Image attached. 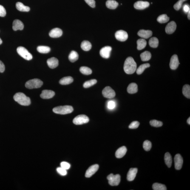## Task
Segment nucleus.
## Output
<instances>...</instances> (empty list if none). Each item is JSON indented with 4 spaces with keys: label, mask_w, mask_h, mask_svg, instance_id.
Here are the masks:
<instances>
[{
    "label": "nucleus",
    "mask_w": 190,
    "mask_h": 190,
    "mask_svg": "<svg viewBox=\"0 0 190 190\" xmlns=\"http://www.w3.org/2000/svg\"><path fill=\"white\" fill-rule=\"evenodd\" d=\"M136 69L137 64L134 58L131 57L127 58L124 66L125 72L128 75H131L135 72Z\"/></svg>",
    "instance_id": "nucleus-1"
},
{
    "label": "nucleus",
    "mask_w": 190,
    "mask_h": 190,
    "mask_svg": "<svg viewBox=\"0 0 190 190\" xmlns=\"http://www.w3.org/2000/svg\"><path fill=\"white\" fill-rule=\"evenodd\" d=\"M13 99L21 105L29 106L31 103L30 98L22 93L19 92L15 94L13 96Z\"/></svg>",
    "instance_id": "nucleus-2"
},
{
    "label": "nucleus",
    "mask_w": 190,
    "mask_h": 190,
    "mask_svg": "<svg viewBox=\"0 0 190 190\" xmlns=\"http://www.w3.org/2000/svg\"><path fill=\"white\" fill-rule=\"evenodd\" d=\"M73 110V107L69 105L58 106L52 109L54 113L60 115H66L71 113Z\"/></svg>",
    "instance_id": "nucleus-3"
},
{
    "label": "nucleus",
    "mask_w": 190,
    "mask_h": 190,
    "mask_svg": "<svg viewBox=\"0 0 190 190\" xmlns=\"http://www.w3.org/2000/svg\"><path fill=\"white\" fill-rule=\"evenodd\" d=\"M43 84V82L41 80L38 79H34L27 82L26 83L25 86L29 89H38L41 87Z\"/></svg>",
    "instance_id": "nucleus-4"
},
{
    "label": "nucleus",
    "mask_w": 190,
    "mask_h": 190,
    "mask_svg": "<svg viewBox=\"0 0 190 190\" xmlns=\"http://www.w3.org/2000/svg\"><path fill=\"white\" fill-rule=\"evenodd\" d=\"M17 51L18 54L24 59L27 60H30L32 59V55L24 47H18L17 48Z\"/></svg>",
    "instance_id": "nucleus-5"
},
{
    "label": "nucleus",
    "mask_w": 190,
    "mask_h": 190,
    "mask_svg": "<svg viewBox=\"0 0 190 190\" xmlns=\"http://www.w3.org/2000/svg\"><path fill=\"white\" fill-rule=\"evenodd\" d=\"M109 180V183L111 186H117L120 184V175H114L113 174H109L107 177Z\"/></svg>",
    "instance_id": "nucleus-6"
},
{
    "label": "nucleus",
    "mask_w": 190,
    "mask_h": 190,
    "mask_svg": "<svg viewBox=\"0 0 190 190\" xmlns=\"http://www.w3.org/2000/svg\"><path fill=\"white\" fill-rule=\"evenodd\" d=\"M89 121V118L87 115H81L77 116L74 119L73 123L74 124L79 125L87 123Z\"/></svg>",
    "instance_id": "nucleus-7"
},
{
    "label": "nucleus",
    "mask_w": 190,
    "mask_h": 190,
    "mask_svg": "<svg viewBox=\"0 0 190 190\" xmlns=\"http://www.w3.org/2000/svg\"><path fill=\"white\" fill-rule=\"evenodd\" d=\"M102 94L103 97L107 98H113L115 96V91L109 86H107L103 89Z\"/></svg>",
    "instance_id": "nucleus-8"
},
{
    "label": "nucleus",
    "mask_w": 190,
    "mask_h": 190,
    "mask_svg": "<svg viewBox=\"0 0 190 190\" xmlns=\"http://www.w3.org/2000/svg\"><path fill=\"white\" fill-rule=\"evenodd\" d=\"M115 37L118 41L124 42L128 39V33L125 31L120 30L116 32Z\"/></svg>",
    "instance_id": "nucleus-9"
},
{
    "label": "nucleus",
    "mask_w": 190,
    "mask_h": 190,
    "mask_svg": "<svg viewBox=\"0 0 190 190\" xmlns=\"http://www.w3.org/2000/svg\"><path fill=\"white\" fill-rule=\"evenodd\" d=\"M175 169L179 170L181 169L183 163V159L180 154H176L174 158Z\"/></svg>",
    "instance_id": "nucleus-10"
},
{
    "label": "nucleus",
    "mask_w": 190,
    "mask_h": 190,
    "mask_svg": "<svg viewBox=\"0 0 190 190\" xmlns=\"http://www.w3.org/2000/svg\"><path fill=\"white\" fill-rule=\"evenodd\" d=\"M112 49V48L110 46H105V47L103 48L100 50V55L103 58H108L110 57Z\"/></svg>",
    "instance_id": "nucleus-11"
},
{
    "label": "nucleus",
    "mask_w": 190,
    "mask_h": 190,
    "mask_svg": "<svg viewBox=\"0 0 190 190\" xmlns=\"http://www.w3.org/2000/svg\"><path fill=\"white\" fill-rule=\"evenodd\" d=\"M99 168V166L97 164L93 165L89 167L86 171L85 177L87 178H89L92 177L98 171Z\"/></svg>",
    "instance_id": "nucleus-12"
},
{
    "label": "nucleus",
    "mask_w": 190,
    "mask_h": 190,
    "mask_svg": "<svg viewBox=\"0 0 190 190\" xmlns=\"http://www.w3.org/2000/svg\"><path fill=\"white\" fill-rule=\"evenodd\" d=\"M180 64L177 56V55H173L171 57L170 63V67L173 70H175L178 68Z\"/></svg>",
    "instance_id": "nucleus-13"
},
{
    "label": "nucleus",
    "mask_w": 190,
    "mask_h": 190,
    "mask_svg": "<svg viewBox=\"0 0 190 190\" xmlns=\"http://www.w3.org/2000/svg\"><path fill=\"white\" fill-rule=\"evenodd\" d=\"M149 3L148 1H138L134 5V7L138 10H143L149 7Z\"/></svg>",
    "instance_id": "nucleus-14"
},
{
    "label": "nucleus",
    "mask_w": 190,
    "mask_h": 190,
    "mask_svg": "<svg viewBox=\"0 0 190 190\" xmlns=\"http://www.w3.org/2000/svg\"><path fill=\"white\" fill-rule=\"evenodd\" d=\"M176 28H177V24L175 21H173L167 25L165 30L167 34H171L175 31Z\"/></svg>",
    "instance_id": "nucleus-15"
},
{
    "label": "nucleus",
    "mask_w": 190,
    "mask_h": 190,
    "mask_svg": "<svg viewBox=\"0 0 190 190\" xmlns=\"http://www.w3.org/2000/svg\"><path fill=\"white\" fill-rule=\"evenodd\" d=\"M55 95L54 92L52 90H44L42 92L40 97L44 99H49L52 98Z\"/></svg>",
    "instance_id": "nucleus-16"
},
{
    "label": "nucleus",
    "mask_w": 190,
    "mask_h": 190,
    "mask_svg": "<svg viewBox=\"0 0 190 190\" xmlns=\"http://www.w3.org/2000/svg\"><path fill=\"white\" fill-rule=\"evenodd\" d=\"M138 171V169L137 168H131L128 172L127 179L129 181H131L135 179L136 175Z\"/></svg>",
    "instance_id": "nucleus-17"
},
{
    "label": "nucleus",
    "mask_w": 190,
    "mask_h": 190,
    "mask_svg": "<svg viewBox=\"0 0 190 190\" xmlns=\"http://www.w3.org/2000/svg\"><path fill=\"white\" fill-rule=\"evenodd\" d=\"M62 35V30L58 28L52 29L49 33V36L52 38H59Z\"/></svg>",
    "instance_id": "nucleus-18"
},
{
    "label": "nucleus",
    "mask_w": 190,
    "mask_h": 190,
    "mask_svg": "<svg viewBox=\"0 0 190 190\" xmlns=\"http://www.w3.org/2000/svg\"><path fill=\"white\" fill-rule=\"evenodd\" d=\"M138 35L142 38L148 39L152 36V32L151 30H140L138 32Z\"/></svg>",
    "instance_id": "nucleus-19"
},
{
    "label": "nucleus",
    "mask_w": 190,
    "mask_h": 190,
    "mask_svg": "<svg viewBox=\"0 0 190 190\" xmlns=\"http://www.w3.org/2000/svg\"><path fill=\"white\" fill-rule=\"evenodd\" d=\"M24 27L22 21L18 19L15 20L12 24V29L14 31L22 30Z\"/></svg>",
    "instance_id": "nucleus-20"
},
{
    "label": "nucleus",
    "mask_w": 190,
    "mask_h": 190,
    "mask_svg": "<svg viewBox=\"0 0 190 190\" xmlns=\"http://www.w3.org/2000/svg\"><path fill=\"white\" fill-rule=\"evenodd\" d=\"M47 63L49 68L51 69H54L58 67V61L56 58L52 57L47 60Z\"/></svg>",
    "instance_id": "nucleus-21"
},
{
    "label": "nucleus",
    "mask_w": 190,
    "mask_h": 190,
    "mask_svg": "<svg viewBox=\"0 0 190 190\" xmlns=\"http://www.w3.org/2000/svg\"><path fill=\"white\" fill-rule=\"evenodd\" d=\"M127 151L126 146H123L119 148L116 151L115 155L117 158H120L124 156Z\"/></svg>",
    "instance_id": "nucleus-22"
},
{
    "label": "nucleus",
    "mask_w": 190,
    "mask_h": 190,
    "mask_svg": "<svg viewBox=\"0 0 190 190\" xmlns=\"http://www.w3.org/2000/svg\"><path fill=\"white\" fill-rule=\"evenodd\" d=\"M138 86L135 83L130 84L127 88V91L130 94H134L138 92Z\"/></svg>",
    "instance_id": "nucleus-23"
},
{
    "label": "nucleus",
    "mask_w": 190,
    "mask_h": 190,
    "mask_svg": "<svg viewBox=\"0 0 190 190\" xmlns=\"http://www.w3.org/2000/svg\"><path fill=\"white\" fill-rule=\"evenodd\" d=\"M16 5L17 9L20 11L28 12L30 10V7L24 5L21 2H17Z\"/></svg>",
    "instance_id": "nucleus-24"
},
{
    "label": "nucleus",
    "mask_w": 190,
    "mask_h": 190,
    "mask_svg": "<svg viewBox=\"0 0 190 190\" xmlns=\"http://www.w3.org/2000/svg\"><path fill=\"white\" fill-rule=\"evenodd\" d=\"M118 5V3L114 0H108L106 2V7L109 9H115Z\"/></svg>",
    "instance_id": "nucleus-25"
},
{
    "label": "nucleus",
    "mask_w": 190,
    "mask_h": 190,
    "mask_svg": "<svg viewBox=\"0 0 190 190\" xmlns=\"http://www.w3.org/2000/svg\"><path fill=\"white\" fill-rule=\"evenodd\" d=\"M73 79L71 77H65L60 80L59 83L62 85H67L73 82Z\"/></svg>",
    "instance_id": "nucleus-26"
},
{
    "label": "nucleus",
    "mask_w": 190,
    "mask_h": 190,
    "mask_svg": "<svg viewBox=\"0 0 190 190\" xmlns=\"http://www.w3.org/2000/svg\"><path fill=\"white\" fill-rule=\"evenodd\" d=\"M165 163L168 168H171L172 163V157L169 152H166L164 155Z\"/></svg>",
    "instance_id": "nucleus-27"
},
{
    "label": "nucleus",
    "mask_w": 190,
    "mask_h": 190,
    "mask_svg": "<svg viewBox=\"0 0 190 190\" xmlns=\"http://www.w3.org/2000/svg\"><path fill=\"white\" fill-rule=\"evenodd\" d=\"M92 46L91 43L87 41H84L82 42L81 47L83 50L85 51H88L92 48Z\"/></svg>",
    "instance_id": "nucleus-28"
},
{
    "label": "nucleus",
    "mask_w": 190,
    "mask_h": 190,
    "mask_svg": "<svg viewBox=\"0 0 190 190\" xmlns=\"http://www.w3.org/2000/svg\"><path fill=\"white\" fill-rule=\"evenodd\" d=\"M137 48L138 50H141L146 47L147 42L146 40L141 38L139 39L137 41Z\"/></svg>",
    "instance_id": "nucleus-29"
},
{
    "label": "nucleus",
    "mask_w": 190,
    "mask_h": 190,
    "mask_svg": "<svg viewBox=\"0 0 190 190\" xmlns=\"http://www.w3.org/2000/svg\"><path fill=\"white\" fill-rule=\"evenodd\" d=\"M140 58L142 61H147L151 59V54L150 52L148 51H145L140 54Z\"/></svg>",
    "instance_id": "nucleus-30"
},
{
    "label": "nucleus",
    "mask_w": 190,
    "mask_h": 190,
    "mask_svg": "<svg viewBox=\"0 0 190 190\" xmlns=\"http://www.w3.org/2000/svg\"><path fill=\"white\" fill-rule=\"evenodd\" d=\"M182 93L186 98H190V86L189 85H185L182 89Z\"/></svg>",
    "instance_id": "nucleus-31"
},
{
    "label": "nucleus",
    "mask_w": 190,
    "mask_h": 190,
    "mask_svg": "<svg viewBox=\"0 0 190 190\" xmlns=\"http://www.w3.org/2000/svg\"><path fill=\"white\" fill-rule=\"evenodd\" d=\"M69 60L72 62H75L79 58V55L78 53L75 51H72L71 52L69 56Z\"/></svg>",
    "instance_id": "nucleus-32"
},
{
    "label": "nucleus",
    "mask_w": 190,
    "mask_h": 190,
    "mask_svg": "<svg viewBox=\"0 0 190 190\" xmlns=\"http://www.w3.org/2000/svg\"><path fill=\"white\" fill-rule=\"evenodd\" d=\"M150 67V64L148 63H145V64L141 65L139 66L136 70L137 75H141L144 71L145 69Z\"/></svg>",
    "instance_id": "nucleus-33"
},
{
    "label": "nucleus",
    "mask_w": 190,
    "mask_h": 190,
    "mask_svg": "<svg viewBox=\"0 0 190 190\" xmlns=\"http://www.w3.org/2000/svg\"><path fill=\"white\" fill-rule=\"evenodd\" d=\"M37 50L40 53L46 54L50 52V48L47 46H39L37 48Z\"/></svg>",
    "instance_id": "nucleus-34"
},
{
    "label": "nucleus",
    "mask_w": 190,
    "mask_h": 190,
    "mask_svg": "<svg viewBox=\"0 0 190 190\" xmlns=\"http://www.w3.org/2000/svg\"><path fill=\"white\" fill-rule=\"evenodd\" d=\"M159 41L157 38L153 37L150 38L149 41V44L151 47L156 48L158 47Z\"/></svg>",
    "instance_id": "nucleus-35"
},
{
    "label": "nucleus",
    "mask_w": 190,
    "mask_h": 190,
    "mask_svg": "<svg viewBox=\"0 0 190 190\" xmlns=\"http://www.w3.org/2000/svg\"><path fill=\"white\" fill-rule=\"evenodd\" d=\"M169 20V17L166 14H163L160 15L157 18V21L160 23H164L167 22Z\"/></svg>",
    "instance_id": "nucleus-36"
},
{
    "label": "nucleus",
    "mask_w": 190,
    "mask_h": 190,
    "mask_svg": "<svg viewBox=\"0 0 190 190\" xmlns=\"http://www.w3.org/2000/svg\"><path fill=\"white\" fill-rule=\"evenodd\" d=\"M152 188L154 190H166V187L165 185L158 183H154L152 185Z\"/></svg>",
    "instance_id": "nucleus-37"
},
{
    "label": "nucleus",
    "mask_w": 190,
    "mask_h": 190,
    "mask_svg": "<svg viewBox=\"0 0 190 190\" xmlns=\"http://www.w3.org/2000/svg\"><path fill=\"white\" fill-rule=\"evenodd\" d=\"M80 72L83 74V75H89L92 73V70L89 67L83 66L80 67Z\"/></svg>",
    "instance_id": "nucleus-38"
},
{
    "label": "nucleus",
    "mask_w": 190,
    "mask_h": 190,
    "mask_svg": "<svg viewBox=\"0 0 190 190\" xmlns=\"http://www.w3.org/2000/svg\"><path fill=\"white\" fill-rule=\"evenodd\" d=\"M97 83V80L95 79H92L89 81L85 82L83 84V87L88 88L94 85Z\"/></svg>",
    "instance_id": "nucleus-39"
},
{
    "label": "nucleus",
    "mask_w": 190,
    "mask_h": 190,
    "mask_svg": "<svg viewBox=\"0 0 190 190\" xmlns=\"http://www.w3.org/2000/svg\"><path fill=\"white\" fill-rule=\"evenodd\" d=\"M150 124L151 126L154 127H160L163 126V123L160 121L156 120H151L150 122Z\"/></svg>",
    "instance_id": "nucleus-40"
},
{
    "label": "nucleus",
    "mask_w": 190,
    "mask_h": 190,
    "mask_svg": "<svg viewBox=\"0 0 190 190\" xmlns=\"http://www.w3.org/2000/svg\"><path fill=\"white\" fill-rule=\"evenodd\" d=\"M152 147L151 143L148 140H146L144 142L143 144V148L146 151H149Z\"/></svg>",
    "instance_id": "nucleus-41"
},
{
    "label": "nucleus",
    "mask_w": 190,
    "mask_h": 190,
    "mask_svg": "<svg viewBox=\"0 0 190 190\" xmlns=\"http://www.w3.org/2000/svg\"><path fill=\"white\" fill-rule=\"evenodd\" d=\"M187 0H179L174 5V7L176 10H179L181 8L182 4L184 1Z\"/></svg>",
    "instance_id": "nucleus-42"
},
{
    "label": "nucleus",
    "mask_w": 190,
    "mask_h": 190,
    "mask_svg": "<svg viewBox=\"0 0 190 190\" xmlns=\"http://www.w3.org/2000/svg\"><path fill=\"white\" fill-rule=\"evenodd\" d=\"M56 171L58 174L62 176H65L67 174V171L66 170L63 169V168L58 167L57 168Z\"/></svg>",
    "instance_id": "nucleus-43"
},
{
    "label": "nucleus",
    "mask_w": 190,
    "mask_h": 190,
    "mask_svg": "<svg viewBox=\"0 0 190 190\" xmlns=\"http://www.w3.org/2000/svg\"><path fill=\"white\" fill-rule=\"evenodd\" d=\"M140 123L138 121H134L131 123L129 126L130 129H136L138 127Z\"/></svg>",
    "instance_id": "nucleus-44"
},
{
    "label": "nucleus",
    "mask_w": 190,
    "mask_h": 190,
    "mask_svg": "<svg viewBox=\"0 0 190 190\" xmlns=\"http://www.w3.org/2000/svg\"><path fill=\"white\" fill-rule=\"evenodd\" d=\"M60 165H61V167L66 170L69 169L70 167V164L69 163L67 162H62Z\"/></svg>",
    "instance_id": "nucleus-45"
},
{
    "label": "nucleus",
    "mask_w": 190,
    "mask_h": 190,
    "mask_svg": "<svg viewBox=\"0 0 190 190\" xmlns=\"http://www.w3.org/2000/svg\"><path fill=\"white\" fill-rule=\"evenodd\" d=\"M115 107V101L111 100L108 102L107 107L110 109H113Z\"/></svg>",
    "instance_id": "nucleus-46"
},
{
    "label": "nucleus",
    "mask_w": 190,
    "mask_h": 190,
    "mask_svg": "<svg viewBox=\"0 0 190 190\" xmlns=\"http://www.w3.org/2000/svg\"><path fill=\"white\" fill-rule=\"evenodd\" d=\"M85 2L92 7H95V0H85Z\"/></svg>",
    "instance_id": "nucleus-47"
},
{
    "label": "nucleus",
    "mask_w": 190,
    "mask_h": 190,
    "mask_svg": "<svg viewBox=\"0 0 190 190\" xmlns=\"http://www.w3.org/2000/svg\"><path fill=\"white\" fill-rule=\"evenodd\" d=\"M6 11L5 9L3 6L0 5V16L4 17L5 16Z\"/></svg>",
    "instance_id": "nucleus-48"
},
{
    "label": "nucleus",
    "mask_w": 190,
    "mask_h": 190,
    "mask_svg": "<svg viewBox=\"0 0 190 190\" xmlns=\"http://www.w3.org/2000/svg\"><path fill=\"white\" fill-rule=\"evenodd\" d=\"M5 67L4 63L0 60V73H3L4 71Z\"/></svg>",
    "instance_id": "nucleus-49"
},
{
    "label": "nucleus",
    "mask_w": 190,
    "mask_h": 190,
    "mask_svg": "<svg viewBox=\"0 0 190 190\" xmlns=\"http://www.w3.org/2000/svg\"><path fill=\"white\" fill-rule=\"evenodd\" d=\"M183 11L185 13H188L189 11L190 10V7L188 5L185 4L183 6Z\"/></svg>",
    "instance_id": "nucleus-50"
},
{
    "label": "nucleus",
    "mask_w": 190,
    "mask_h": 190,
    "mask_svg": "<svg viewBox=\"0 0 190 190\" xmlns=\"http://www.w3.org/2000/svg\"><path fill=\"white\" fill-rule=\"evenodd\" d=\"M188 19L190 20V10L188 12Z\"/></svg>",
    "instance_id": "nucleus-51"
},
{
    "label": "nucleus",
    "mask_w": 190,
    "mask_h": 190,
    "mask_svg": "<svg viewBox=\"0 0 190 190\" xmlns=\"http://www.w3.org/2000/svg\"><path fill=\"white\" fill-rule=\"evenodd\" d=\"M187 122L188 124L190 125V118L189 117L188 118L187 120Z\"/></svg>",
    "instance_id": "nucleus-52"
},
{
    "label": "nucleus",
    "mask_w": 190,
    "mask_h": 190,
    "mask_svg": "<svg viewBox=\"0 0 190 190\" xmlns=\"http://www.w3.org/2000/svg\"><path fill=\"white\" fill-rule=\"evenodd\" d=\"M2 40H1V38H0V45L2 44Z\"/></svg>",
    "instance_id": "nucleus-53"
}]
</instances>
